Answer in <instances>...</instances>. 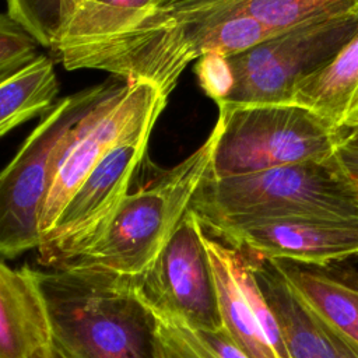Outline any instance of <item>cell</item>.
<instances>
[{
  "label": "cell",
  "instance_id": "cell-8",
  "mask_svg": "<svg viewBox=\"0 0 358 358\" xmlns=\"http://www.w3.org/2000/svg\"><path fill=\"white\" fill-rule=\"evenodd\" d=\"M166 99L148 83L122 80L71 129L50 172L41 214V238L55 227L73 193L99 159L124 137L157 122Z\"/></svg>",
  "mask_w": 358,
  "mask_h": 358
},
{
  "label": "cell",
  "instance_id": "cell-19",
  "mask_svg": "<svg viewBox=\"0 0 358 358\" xmlns=\"http://www.w3.org/2000/svg\"><path fill=\"white\" fill-rule=\"evenodd\" d=\"M239 8L266 28L281 32L299 24L352 13L358 0H235Z\"/></svg>",
  "mask_w": 358,
  "mask_h": 358
},
{
  "label": "cell",
  "instance_id": "cell-13",
  "mask_svg": "<svg viewBox=\"0 0 358 358\" xmlns=\"http://www.w3.org/2000/svg\"><path fill=\"white\" fill-rule=\"evenodd\" d=\"M248 256L278 322L289 358H358V348L319 320L267 260Z\"/></svg>",
  "mask_w": 358,
  "mask_h": 358
},
{
  "label": "cell",
  "instance_id": "cell-6",
  "mask_svg": "<svg viewBox=\"0 0 358 358\" xmlns=\"http://www.w3.org/2000/svg\"><path fill=\"white\" fill-rule=\"evenodd\" d=\"M120 83L106 81L56 101L0 171V256L14 259L38 248L56 155L71 129Z\"/></svg>",
  "mask_w": 358,
  "mask_h": 358
},
{
  "label": "cell",
  "instance_id": "cell-14",
  "mask_svg": "<svg viewBox=\"0 0 358 358\" xmlns=\"http://www.w3.org/2000/svg\"><path fill=\"white\" fill-rule=\"evenodd\" d=\"M50 323L29 267L0 260V358H50Z\"/></svg>",
  "mask_w": 358,
  "mask_h": 358
},
{
  "label": "cell",
  "instance_id": "cell-12",
  "mask_svg": "<svg viewBox=\"0 0 358 358\" xmlns=\"http://www.w3.org/2000/svg\"><path fill=\"white\" fill-rule=\"evenodd\" d=\"M294 295L329 329L358 348V271L267 260Z\"/></svg>",
  "mask_w": 358,
  "mask_h": 358
},
{
  "label": "cell",
  "instance_id": "cell-9",
  "mask_svg": "<svg viewBox=\"0 0 358 358\" xmlns=\"http://www.w3.org/2000/svg\"><path fill=\"white\" fill-rule=\"evenodd\" d=\"M206 236L187 208L157 259L131 282L164 319L196 330H218L222 323Z\"/></svg>",
  "mask_w": 358,
  "mask_h": 358
},
{
  "label": "cell",
  "instance_id": "cell-15",
  "mask_svg": "<svg viewBox=\"0 0 358 358\" xmlns=\"http://www.w3.org/2000/svg\"><path fill=\"white\" fill-rule=\"evenodd\" d=\"M206 246L214 275L221 323L249 358H280L267 340L256 310L236 274V249L207 234Z\"/></svg>",
  "mask_w": 358,
  "mask_h": 358
},
{
  "label": "cell",
  "instance_id": "cell-24",
  "mask_svg": "<svg viewBox=\"0 0 358 358\" xmlns=\"http://www.w3.org/2000/svg\"><path fill=\"white\" fill-rule=\"evenodd\" d=\"M336 157L358 193V148L340 143L336 148Z\"/></svg>",
  "mask_w": 358,
  "mask_h": 358
},
{
  "label": "cell",
  "instance_id": "cell-21",
  "mask_svg": "<svg viewBox=\"0 0 358 358\" xmlns=\"http://www.w3.org/2000/svg\"><path fill=\"white\" fill-rule=\"evenodd\" d=\"M38 55V42L10 14H0V78L32 62Z\"/></svg>",
  "mask_w": 358,
  "mask_h": 358
},
{
  "label": "cell",
  "instance_id": "cell-18",
  "mask_svg": "<svg viewBox=\"0 0 358 358\" xmlns=\"http://www.w3.org/2000/svg\"><path fill=\"white\" fill-rule=\"evenodd\" d=\"M159 0H84L52 48H69L119 34L141 21Z\"/></svg>",
  "mask_w": 358,
  "mask_h": 358
},
{
  "label": "cell",
  "instance_id": "cell-27",
  "mask_svg": "<svg viewBox=\"0 0 358 358\" xmlns=\"http://www.w3.org/2000/svg\"><path fill=\"white\" fill-rule=\"evenodd\" d=\"M352 13L358 15V3H357V6H355V8H354V11H352Z\"/></svg>",
  "mask_w": 358,
  "mask_h": 358
},
{
  "label": "cell",
  "instance_id": "cell-4",
  "mask_svg": "<svg viewBox=\"0 0 358 358\" xmlns=\"http://www.w3.org/2000/svg\"><path fill=\"white\" fill-rule=\"evenodd\" d=\"M217 127L190 155L159 172L150 183L127 193L98 241L66 266L122 278L140 277L157 259L206 175ZM64 267V266H63Z\"/></svg>",
  "mask_w": 358,
  "mask_h": 358
},
{
  "label": "cell",
  "instance_id": "cell-22",
  "mask_svg": "<svg viewBox=\"0 0 358 358\" xmlns=\"http://www.w3.org/2000/svg\"><path fill=\"white\" fill-rule=\"evenodd\" d=\"M197 78L203 91L218 103L229 91L231 76L225 56L207 55L197 60Z\"/></svg>",
  "mask_w": 358,
  "mask_h": 358
},
{
  "label": "cell",
  "instance_id": "cell-5",
  "mask_svg": "<svg viewBox=\"0 0 358 358\" xmlns=\"http://www.w3.org/2000/svg\"><path fill=\"white\" fill-rule=\"evenodd\" d=\"M207 173L239 176L333 155L344 130L296 103L218 108Z\"/></svg>",
  "mask_w": 358,
  "mask_h": 358
},
{
  "label": "cell",
  "instance_id": "cell-26",
  "mask_svg": "<svg viewBox=\"0 0 358 358\" xmlns=\"http://www.w3.org/2000/svg\"><path fill=\"white\" fill-rule=\"evenodd\" d=\"M50 358H69L55 343L52 345V352H50Z\"/></svg>",
  "mask_w": 358,
  "mask_h": 358
},
{
  "label": "cell",
  "instance_id": "cell-7",
  "mask_svg": "<svg viewBox=\"0 0 358 358\" xmlns=\"http://www.w3.org/2000/svg\"><path fill=\"white\" fill-rule=\"evenodd\" d=\"M357 29L354 13L317 18L227 56L231 87L217 106L292 103L298 84L329 63Z\"/></svg>",
  "mask_w": 358,
  "mask_h": 358
},
{
  "label": "cell",
  "instance_id": "cell-17",
  "mask_svg": "<svg viewBox=\"0 0 358 358\" xmlns=\"http://www.w3.org/2000/svg\"><path fill=\"white\" fill-rule=\"evenodd\" d=\"M59 80L53 60L39 53L32 62L0 78V137L56 103Z\"/></svg>",
  "mask_w": 358,
  "mask_h": 358
},
{
  "label": "cell",
  "instance_id": "cell-2",
  "mask_svg": "<svg viewBox=\"0 0 358 358\" xmlns=\"http://www.w3.org/2000/svg\"><path fill=\"white\" fill-rule=\"evenodd\" d=\"M53 343L69 358H172L168 320L131 280L76 266L32 270Z\"/></svg>",
  "mask_w": 358,
  "mask_h": 358
},
{
  "label": "cell",
  "instance_id": "cell-25",
  "mask_svg": "<svg viewBox=\"0 0 358 358\" xmlns=\"http://www.w3.org/2000/svg\"><path fill=\"white\" fill-rule=\"evenodd\" d=\"M341 144L358 148V119L354 120L352 123H350L344 129V136H343Z\"/></svg>",
  "mask_w": 358,
  "mask_h": 358
},
{
  "label": "cell",
  "instance_id": "cell-23",
  "mask_svg": "<svg viewBox=\"0 0 358 358\" xmlns=\"http://www.w3.org/2000/svg\"><path fill=\"white\" fill-rule=\"evenodd\" d=\"M207 345L218 355V358H249L229 337L224 327L218 330H199Z\"/></svg>",
  "mask_w": 358,
  "mask_h": 358
},
{
  "label": "cell",
  "instance_id": "cell-3",
  "mask_svg": "<svg viewBox=\"0 0 358 358\" xmlns=\"http://www.w3.org/2000/svg\"><path fill=\"white\" fill-rule=\"evenodd\" d=\"M189 208L214 235L236 224L277 217L358 218V193L334 152L239 176L213 178L206 172Z\"/></svg>",
  "mask_w": 358,
  "mask_h": 358
},
{
  "label": "cell",
  "instance_id": "cell-1",
  "mask_svg": "<svg viewBox=\"0 0 358 358\" xmlns=\"http://www.w3.org/2000/svg\"><path fill=\"white\" fill-rule=\"evenodd\" d=\"M275 34L235 0H159L129 29L53 53L67 70L94 69L148 83L168 98L189 63L243 52Z\"/></svg>",
  "mask_w": 358,
  "mask_h": 358
},
{
  "label": "cell",
  "instance_id": "cell-16",
  "mask_svg": "<svg viewBox=\"0 0 358 358\" xmlns=\"http://www.w3.org/2000/svg\"><path fill=\"white\" fill-rule=\"evenodd\" d=\"M292 103L340 130L358 117V29L329 63L298 84Z\"/></svg>",
  "mask_w": 358,
  "mask_h": 358
},
{
  "label": "cell",
  "instance_id": "cell-28",
  "mask_svg": "<svg viewBox=\"0 0 358 358\" xmlns=\"http://www.w3.org/2000/svg\"><path fill=\"white\" fill-rule=\"evenodd\" d=\"M357 119H358V117H357ZM357 119H355V120H357Z\"/></svg>",
  "mask_w": 358,
  "mask_h": 358
},
{
  "label": "cell",
  "instance_id": "cell-11",
  "mask_svg": "<svg viewBox=\"0 0 358 358\" xmlns=\"http://www.w3.org/2000/svg\"><path fill=\"white\" fill-rule=\"evenodd\" d=\"M211 236L263 260L329 266L358 256V218L277 217L236 224Z\"/></svg>",
  "mask_w": 358,
  "mask_h": 358
},
{
  "label": "cell",
  "instance_id": "cell-10",
  "mask_svg": "<svg viewBox=\"0 0 358 358\" xmlns=\"http://www.w3.org/2000/svg\"><path fill=\"white\" fill-rule=\"evenodd\" d=\"M155 122L115 144L91 169L62 211L55 227L41 238L38 262L63 267L92 246L103 234L129 193Z\"/></svg>",
  "mask_w": 358,
  "mask_h": 358
},
{
  "label": "cell",
  "instance_id": "cell-20",
  "mask_svg": "<svg viewBox=\"0 0 358 358\" xmlns=\"http://www.w3.org/2000/svg\"><path fill=\"white\" fill-rule=\"evenodd\" d=\"M10 14L36 42L53 48L84 0H6Z\"/></svg>",
  "mask_w": 358,
  "mask_h": 358
}]
</instances>
